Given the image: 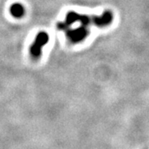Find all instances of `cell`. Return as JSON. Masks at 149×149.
Instances as JSON below:
<instances>
[{"label":"cell","mask_w":149,"mask_h":149,"mask_svg":"<svg viewBox=\"0 0 149 149\" xmlns=\"http://www.w3.org/2000/svg\"><path fill=\"white\" fill-rule=\"evenodd\" d=\"M49 41V36L47 32H41L37 35V37L34 40V42L32 43L30 47V53L33 58H39L42 55V50L43 46H45Z\"/></svg>","instance_id":"cell-1"},{"label":"cell","mask_w":149,"mask_h":149,"mask_svg":"<svg viewBox=\"0 0 149 149\" xmlns=\"http://www.w3.org/2000/svg\"><path fill=\"white\" fill-rule=\"evenodd\" d=\"M66 36L72 42H80L87 37L89 34V31L86 26L80 25V27H76L74 29H70L65 32Z\"/></svg>","instance_id":"cell-2"},{"label":"cell","mask_w":149,"mask_h":149,"mask_svg":"<svg viewBox=\"0 0 149 149\" xmlns=\"http://www.w3.org/2000/svg\"><path fill=\"white\" fill-rule=\"evenodd\" d=\"M10 13L14 17L19 18V17H22L24 15L25 9H24L23 6L20 3H14L11 6Z\"/></svg>","instance_id":"cell-3"}]
</instances>
